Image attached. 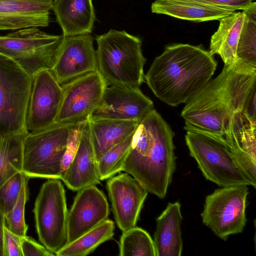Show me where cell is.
Returning a JSON list of instances; mask_svg holds the SVG:
<instances>
[{
    "label": "cell",
    "instance_id": "cell-11",
    "mask_svg": "<svg viewBox=\"0 0 256 256\" xmlns=\"http://www.w3.org/2000/svg\"><path fill=\"white\" fill-rule=\"evenodd\" d=\"M63 96L56 122L77 124L101 105L108 86L97 70L62 85Z\"/></svg>",
    "mask_w": 256,
    "mask_h": 256
},
{
    "label": "cell",
    "instance_id": "cell-14",
    "mask_svg": "<svg viewBox=\"0 0 256 256\" xmlns=\"http://www.w3.org/2000/svg\"><path fill=\"white\" fill-rule=\"evenodd\" d=\"M106 188L118 228L124 232L136 226L148 192L127 172L108 178Z\"/></svg>",
    "mask_w": 256,
    "mask_h": 256
},
{
    "label": "cell",
    "instance_id": "cell-20",
    "mask_svg": "<svg viewBox=\"0 0 256 256\" xmlns=\"http://www.w3.org/2000/svg\"><path fill=\"white\" fill-rule=\"evenodd\" d=\"M180 208L178 202H168L157 218L153 240L156 256H181L183 242Z\"/></svg>",
    "mask_w": 256,
    "mask_h": 256
},
{
    "label": "cell",
    "instance_id": "cell-5",
    "mask_svg": "<svg viewBox=\"0 0 256 256\" xmlns=\"http://www.w3.org/2000/svg\"><path fill=\"white\" fill-rule=\"evenodd\" d=\"M75 124L55 123L29 132L23 140V174L29 178L60 180L68 134Z\"/></svg>",
    "mask_w": 256,
    "mask_h": 256
},
{
    "label": "cell",
    "instance_id": "cell-30",
    "mask_svg": "<svg viewBox=\"0 0 256 256\" xmlns=\"http://www.w3.org/2000/svg\"><path fill=\"white\" fill-rule=\"evenodd\" d=\"M24 175L18 172L0 187V210L6 215L14 208L22 187Z\"/></svg>",
    "mask_w": 256,
    "mask_h": 256
},
{
    "label": "cell",
    "instance_id": "cell-15",
    "mask_svg": "<svg viewBox=\"0 0 256 256\" xmlns=\"http://www.w3.org/2000/svg\"><path fill=\"white\" fill-rule=\"evenodd\" d=\"M109 214L107 198L96 185L78 190L68 212L67 244L108 219Z\"/></svg>",
    "mask_w": 256,
    "mask_h": 256
},
{
    "label": "cell",
    "instance_id": "cell-36",
    "mask_svg": "<svg viewBox=\"0 0 256 256\" xmlns=\"http://www.w3.org/2000/svg\"><path fill=\"white\" fill-rule=\"evenodd\" d=\"M54 0V1H55V0Z\"/></svg>",
    "mask_w": 256,
    "mask_h": 256
},
{
    "label": "cell",
    "instance_id": "cell-3",
    "mask_svg": "<svg viewBox=\"0 0 256 256\" xmlns=\"http://www.w3.org/2000/svg\"><path fill=\"white\" fill-rule=\"evenodd\" d=\"M174 134L154 109L138 124L122 168L148 192L165 198L176 168Z\"/></svg>",
    "mask_w": 256,
    "mask_h": 256
},
{
    "label": "cell",
    "instance_id": "cell-33",
    "mask_svg": "<svg viewBox=\"0 0 256 256\" xmlns=\"http://www.w3.org/2000/svg\"><path fill=\"white\" fill-rule=\"evenodd\" d=\"M22 237L4 228L3 237L4 256H23Z\"/></svg>",
    "mask_w": 256,
    "mask_h": 256
},
{
    "label": "cell",
    "instance_id": "cell-22",
    "mask_svg": "<svg viewBox=\"0 0 256 256\" xmlns=\"http://www.w3.org/2000/svg\"><path fill=\"white\" fill-rule=\"evenodd\" d=\"M244 18L242 11H235L222 18L218 30L211 36L208 50L212 55L218 54L224 65H231L238 59L236 48Z\"/></svg>",
    "mask_w": 256,
    "mask_h": 256
},
{
    "label": "cell",
    "instance_id": "cell-7",
    "mask_svg": "<svg viewBox=\"0 0 256 256\" xmlns=\"http://www.w3.org/2000/svg\"><path fill=\"white\" fill-rule=\"evenodd\" d=\"M62 35L50 34L38 28L0 35V54L15 62L30 76L52 70Z\"/></svg>",
    "mask_w": 256,
    "mask_h": 256
},
{
    "label": "cell",
    "instance_id": "cell-1",
    "mask_svg": "<svg viewBox=\"0 0 256 256\" xmlns=\"http://www.w3.org/2000/svg\"><path fill=\"white\" fill-rule=\"evenodd\" d=\"M256 66L238 59L186 102L180 114L184 129L226 142L236 126L246 118L256 119Z\"/></svg>",
    "mask_w": 256,
    "mask_h": 256
},
{
    "label": "cell",
    "instance_id": "cell-8",
    "mask_svg": "<svg viewBox=\"0 0 256 256\" xmlns=\"http://www.w3.org/2000/svg\"><path fill=\"white\" fill-rule=\"evenodd\" d=\"M32 77L0 54V138L26 136V118Z\"/></svg>",
    "mask_w": 256,
    "mask_h": 256
},
{
    "label": "cell",
    "instance_id": "cell-25",
    "mask_svg": "<svg viewBox=\"0 0 256 256\" xmlns=\"http://www.w3.org/2000/svg\"><path fill=\"white\" fill-rule=\"evenodd\" d=\"M26 136L0 138V187L18 172H22V144Z\"/></svg>",
    "mask_w": 256,
    "mask_h": 256
},
{
    "label": "cell",
    "instance_id": "cell-27",
    "mask_svg": "<svg viewBox=\"0 0 256 256\" xmlns=\"http://www.w3.org/2000/svg\"><path fill=\"white\" fill-rule=\"evenodd\" d=\"M119 256H156L153 240L146 230L136 226L122 232Z\"/></svg>",
    "mask_w": 256,
    "mask_h": 256
},
{
    "label": "cell",
    "instance_id": "cell-18",
    "mask_svg": "<svg viewBox=\"0 0 256 256\" xmlns=\"http://www.w3.org/2000/svg\"><path fill=\"white\" fill-rule=\"evenodd\" d=\"M60 180L73 191L100 184L97 162L91 142L88 118L83 122L76 152Z\"/></svg>",
    "mask_w": 256,
    "mask_h": 256
},
{
    "label": "cell",
    "instance_id": "cell-32",
    "mask_svg": "<svg viewBox=\"0 0 256 256\" xmlns=\"http://www.w3.org/2000/svg\"><path fill=\"white\" fill-rule=\"evenodd\" d=\"M196 2L231 12L247 8L255 0H178Z\"/></svg>",
    "mask_w": 256,
    "mask_h": 256
},
{
    "label": "cell",
    "instance_id": "cell-35",
    "mask_svg": "<svg viewBox=\"0 0 256 256\" xmlns=\"http://www.w3.org/2000/svg\"><path fill=\"white\" fill-rule=\"evenodd\" d=\"M4 228V214L0 210V256H4L3 237Z\"/></svg>",
    "mask_w": 256,
    "mask_h": 256
},
{
    "label": "cell",
    "instance_id": "cell-28",
    "mask_svg": "<svg viewBox=\"0 0 256 256\" xmlns=\"http://www.w3.org/2000/svg\"><path fill=\"white\" fill-rule=\"evenodd\" d=\"M133 134L110 148L97 162L100 180L108 179L122 171L131 147Z\"/></svg>",
    "mask_w": 256,
    "mask_h": 256
},
{
    "label": "cell",
    "instance_id": "cell-4",
    "mask_svg": "<svg viewBox=\"0 0 256 256\" xmlns=\"http://www.w3.org/2000/svg\"><path fill=\"white\" fill-rule=\"evenodd\" d=\"M96 40L98 71L106 84L140 88L146 60L141 40L125 30L110 29Z\"/></svg>",
    "mask_w": 256,
    "mask_h": 256
},
{
    "label": "cell",
    "instance_id": "cell-23",
    "mask_svg": "<svg viewBox=\"0 0 256 256\" xmlns=\"http://www.w3.org/2000/svg\"><path fill=\"white\" fill-rule=\"evenodd\" d=\"M152 13L196 22L219 20L234 12L178 0H156L151 5Z\"/></svg>",
    "mask_w": 256,
    "mask_h": 256
},
{
    "label": "cell",
    "instance_id": "cell-12",
    "mask_svg": "<svg viewBox=\"0 0 256 256\" xmlns=\"http://www.w3.org/2000/svg\"><path fill=\"white\" fill-rule=\"evenodd\" d=\"M63 96V88L52 70H42L32 76L26 118L30 132L56 122Z\"/></svg>",
    "mask_w": 256,
    "mask_h": 256
},
{
    "label": "cell",
    "instance_id": "cell-9",
    "mask_svg": "<svg viewBox=\"0 0 256 256\" xmlns=\"http://www.w3.org/2000/svg\"><path fill=\"white\" fill-rule=\"evenodd\" d=\"M60 180L50 178L42 184L33 210L38 239L55 256L68 243V210Z\"/></svg>",
    "mask_w": 256,
    "mask_h": 256
},
{
    "label": "cell",
    "instance_id": "cell-31",
    "mask_svg": "<svg viewBox=\"0 0 256 256\" xmlns=\"http://www.w3.org/2000/svg\"><path fill=\"white\" fill-rule=\"evenodd\" d=\"M84 122L76 124L70 130L66 149L62 162V174L69 166L76 152Z\"/></svg>",
    "mask_w": 256,
    "mask_h": 256
},
{
    "label": "cell",
    "instance_id": "cell-24",
    "mask_svg": "<svg viewBox=\"0 0 256 256\" xmlns=\"http://www.w3.org/2000/svg\"><path fill=\"white\" fill-rule=\"evenodd\" d=\"M114 224L107 219L75 240L66 244L56 254L57 256H86L100 244L112 238Z\"/></svg>",
    "mask_w": 256,
    "mask_h": 256
},
{
    "label": "cell",
    "instance_id": "cell-21",
    "mask_svg": "<svg viewBox=\"0 0 256 256\" xmlns=\"http://www.w3.org/2000/svg\"><path fill=\"white\" fill-rule=\"evenodd\" d=\"M91 142L96 162L110 148L134 132L138 122L88 118Z\"/></svg>",
    "mask_w": 256,
    "mask_h": 256
},
{
    "label": "cell",
    "instance_id": "cell-34",
    "mask_svg": "<svg viewBox=\"0 0 256 256\" xmlns=\"http://www.w3.org/2000/svg\"><path fill=\"white\" fill-rule=\"evenodd\" d=\"M21 247L23 256H54V254L48 251L32 238L28 236L22 237Z\"/></svg>",
    "mask_w": 256,
    "mask_h": 256
},
{
    "label": "cell",
    "instance_id": "cell-2",
    "mask_svg": "<svg viewBox=\"0 0 256 256\" xmlns=\"http://www.w3.org/2000/svg\"><path fill=\"white\" fill-rule=\"evenodd\" d=\"M218 62L202 44H173L155 58L144 82L160 100L172 106L186 103L214 75Z\"/></svg>",
    "mask_w": 256,
    "mask_h": 256
},
{
    "label": "cell",
    "instance_id": "cell-29",
    "mask_svg": "<svg viewBox=\"0 0 256 256\" xmlns=\"http://www.w3.org/2000/svg\"><path fill=\"white\" fill-rule=\"evenodd\" d=\"M29 178L24 175L20 194L15 205L8 213L4 216L5 228L21 237L26 236L28 229L25 221L24 210L28 199Z\"/></svg>",
    "mask_w": 256,
    "mask_h": 256
},
{
    "label": "cell",
    "instance_id": "cell-16",
    "mask_svg": "<svg viewBox=\"0 0 256 256\" xmlns=\"http://www.w3.org/2000/svg\"><path fill=\"white\" fill-rule=\"evenodd\" d=\"M152 100L140 88L108 86L102 104L90 119L135 120L140 122L154 108Z\"/></svg>",
    "mask_w": 256,
    "mask_h": 256
},
{
    "label": "cell",
    "instance_id": "cell-10",
    "mask_svg": "<svg viewBox=\"0 0 256 256\" xmlns=\"http://www.w3.org/2000/svg\"><path fill=\"white\" fill-rule=\"evenodd\" d=\"M247 186L222 187L206 196L202 221L219 238L226 240L242 232L246 223Z\"/></svg>",
    "mask_w": 256,
    "mask_h": 256
},
{
    "label": "cell",
    "instance_id": "cell-19",
    "mask_svg": "<svg viewBox=\"0 0 256 256\" xmlns=\"http://www.w3.org/2000/svg\"><path fill=\"white\" fill-rule=\"evenodd\" d=\"M52 10L64 36L92 32L96 20L92 0H56Z\"/></svg>",
    "mask_w": 256,
    "mask_h": 256
},
{
    "label": "cell",
    "instance_id": "cell-26",
    "mask_svg": "<svg viewBox=\"0 0 256 256\" xmlns=\"http://www.w3.org/2000/svg\"><path fill=\"white\" fill-rule=\"evenodd\" d=\"M244 14L236 55L238 59L256 66V2L242 10Z\"/></svg>",
    "mask_w": 256,
    "mask_h": 256
},
{
    "label": "cell",
    "instance_id": "cell-6",
    "mask_svg": "<svg viewBox=\"0 0 256 256\" xmlns=\"http://www.w3.org/2000/svg\"><path fill=\"white\" fill-rule=\"evenodd\" d=\"M185 141L190 155L205 178L219 186H252L227 144L210 135L186 130Z\"/></svg>",
    "mask_w": 256,
    "mask_h": 256
},
{
    "label": "cell",
    "instance_id": "cell-13",
    "mask_svg": "<svg viewBox=\"0 0 256 256\" xmlns=\"http://www.w3.org/2000/svg\"><path fill=\"white\" fill-rule=\"evenodd\" d=\"M94 40L90 34L62 35L52 70L61 85L98 70Z\"/></svg>",
    "mask_w": 256,
    "mask_h": 256
},
{
    "label": "cell",
    "instance_id": "cell-17",
    "mask_svg": "<svg viewBox=\"0 0 256 256\" xmlns=\"http://www.w3.org/2000/svg\"><path fill=\"white\" fill-rule=\"evenodd\" d=\"M53 0H0V30L46 27Z\"/></svg>",
    "mask_w": 256,
    "mask_h": 256
}]
</instances>
